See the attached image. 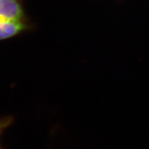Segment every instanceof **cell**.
<instances>
[{
	"mask_svg": "<svg viewBox=\"0 0 149 149\" xmlns=\"http://www.w3.org/2000/svg\"><path fill=\"white\" fill-rule=\"evenodd\" d=\"M27 19L22 0H0V20Z\"/></svg>",
	"mask_w": 149,
	"mask_h": 149,
	"instance_id": "cell-1",
	"label": "cell"
},
{
	"mask_svg": "<svg viewBox=\"0 0 149 149\" xmlns=\"http://www.w3.org/2000/svg\"><path fill=\"white\" fill-rule=\"evenodd\" d=\"M32 24L27 19L0 20V40H6L20 35L32 29Z\"/></svg>",
	"mask_w": 149,
	"mask_h": 149,
	"instance_id": "cell-2",
	"label": "cell"
},
{
	"mask_svg": "<svg viewBox=\"0 0 149 149\" xmlns=\"http://www.w3.org/2000/svg\"><path fill=\"white\" fill-rule=\"evenodd\" d=\"M10 123V119H3L0 120V134Z\"/></svg>",
	"mask_w": 149,
	"mask_h": 149,
	"instance_id": "cell-3",
	"label": "cell"
}]
</instances>
